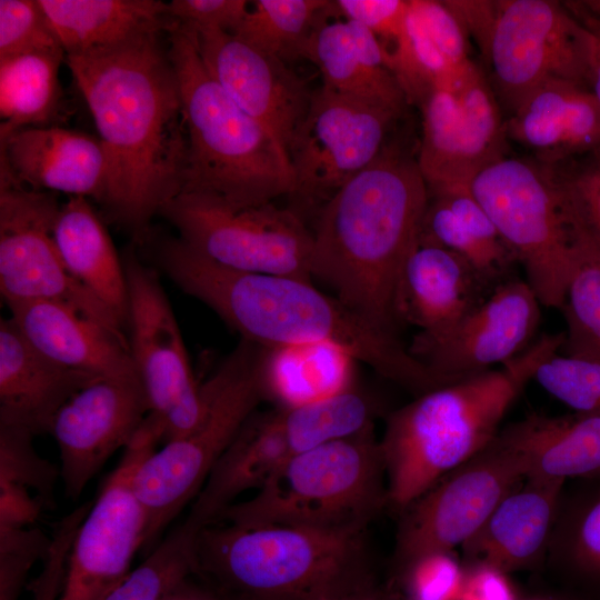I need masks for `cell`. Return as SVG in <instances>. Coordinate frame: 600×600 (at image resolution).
Wrapping results in <instances>:
<instances>
[{
	"label": "cell",
	"mask_w": 600,
	"mask_h": 600,
	"mask_svg": "<svg viewBox=\"0 0 600 600\" xmlns=\"http://www.w3.org/2000/svg\"><path fill=\"white\" fill-rule=\"evenodd\" d=\"M481 58L506 119L549 80L587 88V30L561 2L497 0Z\"/></svg>",
	"instance_id": "cell-12"
},
{
	"label": "cell",
	"mask_w": 600,
	"mask_h": 600,
	"mask_svg": "<svg viewBox=\"0 0 600 600\" xmlns=\"http://www.w3.org/2000/svg\"><path fill=\"white\" fill-rule=\"evenodd\" d=\"M53 239L71 274L126 327L128 297L123 260L86 198L70 197L60 206Z\"/></svg>",
	"instance_id": "cell-32"
},
{
	"label": "cell",
	"mask_w": 600,
	"mask_h": 600,
	"mask_svg": "<svg viewBox=\"0 0 600 600\" xmlns=\"http://www.w3.org/2000/svg\"><path fill=\"white\" fill-rule=\"evenodd\" d=\"M166 34L186 127L179 194L201 196L236 207L289 198L292 172L282 143L212 78L201 59L193 29L170 20Z\"/></svg>",
	"instance_id": "cell-5"
},
{
	"label": "cell",
	"mask_w": 600,
	"mask_h": 600,
	"mask_svg": "<svg viewBox=\"0 0 600 600\" xmlns=\"http://www.w3.org/2000/svg\"><path fill=\"white\" fill-rule=\"evenodd\" d=\"M64 52H34L0 59V134L42 127L59 112V67Z\"/></svg>",
	"instance_id": "cell-34"
},
{
	"label": "cell",
	"mask_w": 600,
	"mask_h": 600,
	"mask_svg": "<svg viewBox=\"0 0 600 600\" xmlns=\"http://www.w3.org/2000/svg\"><path fill=\"white\" fill-rule=\"evenodd\" d=\"M157 257L183 292L209 307L240 339L269 349L337 347L414 397L443 386L398 336L378 328L311 281L233 270L180 238L161 242Z\"/></svg>",
	"instance_id": "cell-2"
},
{
	"label": "cell",
	"mask_w": 600,
	"mask_h": 600,
	"mask_svg": "<svg viewBox=\"0 0 600 600\" xmlns=\"http://www.w3.org/2000/svg\"><path fill=\"white\" fill-rule=\"evenodd\" d=\"M159 214L177 229L181 240L220 266L312 280V230L290 207L274 202L236 207L179 194Z\"/></svg>",
	"instance_id": "cell-11"
},
{
	"label": "cell",
	"mask_w": 600,
	"mask_h": 600,
	"mask_svg": "<svg viewBox=\"0 0 600 600\" xmlns=\"http://www.w3.org/2000/svg\"><path fill=\"white\" fill-rule=\"evenodd\" d=\"M164 600H223L193 574L183 580Z\"/></svg>",
	"instance_id": "cell-53"
},
{
	"label": "cell",
	"mask_w": 600,
	"mask_h": 600,
	"mask_svg": "<svg viewBox=\"0 0 600 600\" xmlns=\"http://www.w3.org/2000/svg\"><path fill=\"white\" fill-rule=\"evenodd\" d=\"M1 167L19 183L93 198L103 204L108 163L99 138L60 127H26L1 134Z\"/></svg>",
	"instance_id": "cell-23"
},
{
	"label": "cell",
	"mask_w": 600,
	"mask_h": 600,
	"mask_svg": "<svg viewBox=\"0 0 600 600\" xmlns=\"http://www.w3.org/2000/svg\"><path fill=\"white\" fill-rule=\"evenodd\" d=\"M566 480L527 476L462 546L466 563L506 573L533 567L548 553Z\"/></svg>",
	"instance_id": "cell-22"
},
{
	"label": "cell",
	"mask_w": 600,
	"mask_h": 600,
	"mask_svg": "<svg viewBox=\"0 0 600 600\" xmlns=\"http://www.w3.org/2000/svg\"><path fill=\"white\" fill-rule=\"evenodd\" d=\"M379 412L377 400L354 384L321 400L256 410L213 466L186 520L198 528L216 522L294 457L373 428Z\"/></svg>",
	"instance_id": "cell-9"
},
{
	"label": "cell",
	"mask_w": 600,
	"mask_h": 600,
	"mask_svg": "<svg viewBox=\"0 0 600 600\" xmlns=\"http://www.w3.org/2000/svg\"><path fill=\"white\" fill-rule=\"evenodd\" d=\"M268 353V348L240 339L202 383L207 410L200 424L189 434L166 442L138 469L134 491L147 514L142 548H152L170 522L194 500L242 424L266 400Z\"/></svg>",
	"instance_id": "cell-8"
},
{
	"label": "cell",
	"mask_w": 600,
	"mask_h": 600,
	"mask_svg": "<svg viewBox=\"0 0 600 600\" xmlns=\"http://www.w3.org/2000/svg\"><path fill=\"white\" fill-rule=\"evenodd\" d=\"M533 380L576 412L600 416V359L556 353L538 366Z\"/></svg>",
	"instance_id": "cell-40"
},
{
	"label": "cell",
	"mask_w": 600,
	"mask_h": 600,
	"mask_svg": "<svg viewBox=\"0 0 600 600\" xmlns=\"http://www.w3.org/2000/svg\"><path fill=\"white\" fill-rule=\"evenodd\" d=\"M50 546L51 538L38 528L0 526V600H19L31 568Z\"/></svg>",
	"instance_id": "cell-44"
},
{
	"label": "cell",
	"mask_w": 600,
	"mask_h": 600,
	"mask_svg": "<svg viewBox=\"0 0 600 600\" xmlns=\"http://www.w3.org/2000/svg\"><path fill=\"white\" fill-rule=\"evenodd\" d=\"M130 353L148 398L150 413L162 424L164 443L189 434L202 421L207 398L158 273L132 251L123 257Z\"/></svg>",
	"instance_id": "cell-14"
},
{
	"label": "cell",
	"mask_w": 600,
	"mask_h": 600,
	"mask_svg": "<svg viewBox=\"0 0 600 600\" xmlns=\"http://www.w3.org/2000/svg\"><path fill=\"white\" fill-rule=\"evenodd\" d=\"M381 600H406L397 587L391 582L387 581L382 586V598Z\"/></svg>",
	"instance_id": "cell-54"
},
{
	"label": "cell",
	"mask_w": 600,
	"mask_h": 600,
	"mask_svg": "<svg viewBox=\"0 0 600 600\" xmlns=\"http://www.w3.org/2000/svg\"><path fill=\"white\" fill-rule=\"evenodd\" d=\"M64 52L37 0H0V59Z\"/></svg>",
	"instance_id": "cell-43"
},
{
	"label": "cell",
	"mask_w": 600,
	"mask_h": 600,
	"mask_svg": "<svg viewBox=\"0 0 600 600\" xmlns=\"http://www.w3.org/2000/svg\"><path fill=\"white\" fill-rule=\"evenodd\" d=\"M164 31L64 54L106 153L103 204L138 237L180 193L186 161L182 101Z\"/></svg>",
	"instance_id": "cell-1"
},
{
	"label": "cell",
	"mask_w": 600,
	"mask_h": 600,
	"mask_svg": "<svg viewBox=\"0 0 600 600\" xmlns=\"http://www.w3.org/2000/svg\"><path fill=\"white\" fill-rule=\"evenodd\" d=\"M584 27L587 30V88L600 106V29Z\"/></svg>",
	"instance_id": "cell-52"
},
{
	"label": "cell",
	"mask_w": 600,
	"mask_h": 600,
	"mask_svg": "<svg viewBox=\"0 0 600 600\" xmlns=\"http://www.w3.org/2000/svg\"><path fill=\"white\" fill-rule=\"evenodd\" d=\"M468 37L444 1L409 0L400 36L386 51L408 103L433 90H457L474 63Z\"/></svg>",
	"instance_id": "cell-24"
},
{
	"label": "cell",
	"mask_w": 600,
	"mask_h": 600,
	"mask_svg": "<svg viewBox=\"0 0 600 600\" xmlns=\"http://www.w3.org/2000/svg\"><path fill=\"white\" fill-rule=\"evenodd\" d=\"M519 453L527 476L600 477V416L532 413L500 429Z\"/></svg>",
	"instance_id": "cell-31"
},
{
	"label": "cell",
	"mask_w": 600,
	"mask_h": 600,
	"mask_svg": "<svg viewBox=\"0 0 600 600\" xmlns=\"http://www.w3.org/2000/svg\"><path fill=\"white\" fill-rule=\"evenodd\" d=\"M163 436L161 422L149 413L122 450L120 461L76 533L59 600H104L130 573L147 529L134 478Z\"/></svg>",
	"instance_id": "cell-15"
},
{
	"label": "cell",
	"mask_w": 600,
	"mask_h": 600,
	"mask_svg": "<svg viewBox=\"0 0 600 600\" xmlns=\"http://www.w3.org/2000/svg\"><path fill=\"white\" fill-rule=\"evenodd\" d=\"M541 306L527 280L511 278L448 330L417 333L408 350L439 381L452 383L524 352L533 343Z\"/></svg>",
	"instance_id": "cell-19"
},
{
	"label": "cell",
	"mask_w": 600,
	"mask_h": 600,
	"mask_svg": "<svg viewBox=\"0 0 600 600\" xmlns=\"http://www.w3.org/2000/svg\"><path fill=\"white\" fill-rule=\"evenodd\" d=\"M98 378L49 359L11 317L0 319V424L49 433L61 407Z\"/></svg>",
	"instance_id": "cell-25"
},
{
	"label": "cell",
	"mask_w": 600,
	"mask_h": 600,
	"mask_svg": "<svg viewBox=\"0 0 600 600\" xmlns=\"http://www.w3.org/2000/svg\"><path fill=\"white\" fill-rule=\"evenodd\" d=\"M7 306L24 337L54 362L99 378H139L126 334L56 301Z\"/></svg>",
	"instance_id": "cell-26"
},
{
	"label": "cell",
	"mask_w": 600,
	"mask_h": 600,
	"mask_svg": "<svg viewBox=\"0 0 600 600\" xmlns=\"http://www.w3.org/2000/svg\"><path fill=\"white\" fill-rule=\"evenodd\" d=\"M444 3L461 24L468 39H472L482 53L493 23L497 0H447Z\"/></svg>",
	"instance_id": "cell-49"
},
{
	"label": "cell",
	"mask_w": 600,
	"mask_h": 600,
	"mask_svg": "<svg viewBox=\"0 0 600 600\" xmlns=\"http://www.w3.org/2000/svg\"><path fill=\"white\" fill-rule=\"evenodd\" d=\"M547 308L561 309L570 262V228L547 168L504 156L468 186Z\"/></svg>",
	"instance_id": "cell-10"
},
{
	"label": "cell",
	"mask_w": 600,
	"mask_h": 600,
	"mask_svg": "<svg viewBox=\"0 0 600 600\" xmlns=\"http://www.w3.org/2000/svg\"><path fill=\"white\" fill-rule=\"evenodd\" d=\"M87 512L88 507L81 504L58 522L42 570L29 588L32 600H59L71 546Z\"/></svg>",
	"instance_id": "cell-45"
},
{
	"label": "cell",
	"mask_w": 600,
	"mask_h": 600,
	"mask_svg": "<svg viewBox=\"0 0 600 600\" xmlns=\"http://www.w3.org/2000/svg\"><path fill=\"white\" fill-rule=\"evenodd\" d=\"M463 573L453 551H432L392 569L388 580L406 600H458Z\"/></svg>",
	"instance_id": "cell-42"
},
{
	"label": "cell",
	"mask_w": 600,
	"mask_h": 600,
	"mask_svg": "<svg viewBox=\"0 0 600 600\" xmlns=\"http://www.w3.org/2000/svg\"><path fill=\"white\" fill-rule=\"evenodd\" d=\"M491 291L462 257L419 239L403 272L400 320L418 327V334L434 336L459 322Z\"/></svg>",
	"instance_id": "cell-28"
},
{
	"label": "cell",
	"mask_w": 600,
	"mask_h": 600,
	"mask_svg": "<svg viewBox=\"0 0 600 600\" xmlns=\"http://www.w3.org/2000/svg\"><path fill=\"white\" fill-rule=\"evenodd\" d=\"M409 0H338L336 10L347 20L359 22L372 31L386 51L400 36L407 16Z\"/></svg>",
	"instance_id": "cell-47"
},
{
	"label": "cell",
	"mask_w": 600,
	"mask_h": 600,
	"mask_svg": "<svg viewBox=\"0 0 600 600\" xmlns=\"http://www.w3.org/2000/svg\"><path fill=\"white\" fill-rule=\"evenodd\" d=\"M563 342L564 332L546 333L498 369L429 390L390 412L379 440L387 510L398 516L484 449L538 366L558 353Z\"/></svg>",
	"instance_id": "cell-4"
},
{
	"label": "cell",
	"mask_w": 600,
	"mask_h": 600,
	"mask_svg": "<svg viewBox=\"0 0 600 600\" xmlns=\"http://www.w3.org/2000/svg\"><path fill=\"white\" fill-rule=\"evenodd\" d=\"M508 573L483 563H466L458 600H517Z\"/></svg>",
	"instance_id": "cell-48"
},
{
	"label": "cell",
	"mask_w": 600,
	"mask_h": 600,
	"mask_svg": "<svg viewBox=\"0 0 600 600\" xmlns=\"http://www.w3.org/2000/svg\"><path fill=\"white\" fill-rule=\"evenodd\" d=\"M418 107L422 134L417 162L428 191L468 187L507 156L506 117L476 62L457 90L436 89Z\"/></svg>",
	"instance_id": "cell-18"
},
{
	"label": "cell",
	"mask_w": 600,
	"mask_h": 600,
	"mask_svg": "<svg viewBox=\"0 0 600 600\" xmlns=\"http://www.w3.org/2000/svg\"><path fill=\"white\" fill-rule=\"evenodd\" d=\"M574 18L584 26L600 29V19H596V18H591L587 16H574Z\"/></svg>",
	"instance_id": "cell-55"
},
{
	"label": "cell",
	"mask_w": 600,
	"mask_h": 600,
	"mask_svg": "<svg viewBox=\"0 0 600 600\" xmlns=\"http://www.w3.org/2000/svg\"><path fill=\"white\" fill-rule=\"evenodd\" d=\"M33 438L27 430L0 424V484L33 490L41 503L48 506L60 469L37 452Z\"/></svg>",
	"instance_id": "cell-41"
},
{
	"label": "cell",
	"mask_w": 600,
	"mask_h": 600,
	"mask_svg": "<svg viewBox=\"0 0 600 600\" xmlns=\"http://www.w3.org/2000/svg\"><path fill=\"white\" fill-rule=\"evenodd\" d=\"M570 228V262L561 311L567 329L562 350L600 359V249L577 226Z\"/></svg>",
	"instance_id": "cell-35"
},
{
	"label": "cell",
	"mask_w": 600,
	"mask_h": 600,
	"mask_svg": "<svg viewBox=\"0 0 600 600\" xmlns=\"http://www.w3.org/2000/svg\"><path fill=\"white\" fill-rule=\"evenodd\" d=\"M200 528L186 519L104 600H164L193 574V549Z\"/></svg>",
	"instance_id": "cell-37"
},
{
	"label": "cell",
	"mask_w": 600,
	"mask_h": 600,
	"mask_svg": "<svg viewBox=\"0 0 600 600\" xmlns=\"http://www.w3.org/2000/svg\"><path fill=\"white\" fill-rule=\"evenodd\" d=\"M364 536L216 522L196 534L193 576L223 600H320L370 569Z\"/></svg>",
	"instance_id": "cell-6"
},
{
	"label": "cell",
	"mask_w": 600,
	"mask_h": 600,
	"mask_svg": "<svg viewBox=\"0 0 600 600\" xmlns=\"http://www.w3.org/2000/svg\"><path fill=\"white\" fill-rule=\"evenodd\" d=\"M333 9L328 0H257L231 33L289 64L304 59L314 29Z\"/></svg>",
	"instance_id": "cell-36"
},
{
	"label": "cell",
	"mask_w": 600,
	"mask_h": 600,
	"mask_svg": "<svg viewBox=\"0 0 600 600\" xmlns=\"http://www.w3.org/2000/svg\"><path fill=\"white\" fill-rule=\"evenodd\" d=\"M304 59L319 68L323 87L399 112L406 110L408 101L388 68L382 43L359 22L321 21L309 40Z\"/></svg>",
	"instance_id": "cell-29"
},
{
	"label": "cell",
	"mask_w": 600,
	"mask_h": 600,
	"mask_svg": "<svg viewBox=\"0 0 600 600\" xmlns=\"http://www.w3.org/2000/svg\"><path fill=\"white\" fill-rule=\"evenodd\" d=\"M169 19L193 29L214 28L233 32L249 11L244 0H172Z\"/></svg>",
	"instance_id": "cell-46"
},
{
	"label": "cell",
	"mask_w": 600,
	"mask_h": 600,
	"mask_svg": "<svg viewBox=\"0 0 600 600\" xmlns=\"http://www.w3.org/2000/svg\"><path fill=\"white\" fill-rule=\"evenodd\" d=\"M543 166L554 183L566 219L600 249V150Z\"/></svg>",
	"instance_id": "cell-38"
},
{
	"label": "cell",
	"mask_w": 600,
	"mask_h": 600,
	"mask_svg": "<svg viewBox=\"0 0 600 600\" xmlns=\"http://www.w3.org/2000/svg\"><path fill=\"white\" fill-rule=\"evenodd\" d=\"M506 121L508 138L542 164L600 150V106L573 82L542 83Z\"/></svg>",
	"instance_id": "cell-27"
},
{
	"label": "cell",
	"mask_w": 600,
	"mask_h": 600,
	"mask_svg": "<svg viewBox=\"0 0 600 600\" xmlns=\"http://www.w3.org/2000/svg\"><path fill=\"white\" fill-rule=\"evenodd\" d=\"M548 553L583 576L600 579V490L558 516Z\"/></svg>",
	"instance_id": "cell-39"
},
{
	"label": "cell",
	"mask_w": 600,
	"mask_h": 600,
	"mask_svg": "<svg viewBox=\"0 0 600 600\" xmlns=\"http://www.w3.org/2000/svg\"><path fill=\"white\" fill-rule=\"evenodd\" d=\"M384 509V464L370 428L294 457L253 497L233 503L216 522L366 534Z\"/></svg>",
	"instance_id": "cell-7"
},
{
	"label": "cell",
	"mask_w": 600,
	"mask_h": 600,
	"mask_svg": "<svg viewBox=\"0 0 600 600\" xmlns=\"http://www.w3.org/2000/svg\"><path fill=\"white\" fill-rule=\"evenodd\" d=\"M60 206L51 192L0 174V292L6 304L56 301L126 334L122 321L68 270L53 239Z\"/></svg>",
	"instance_id": "cell-16"
},
{
	"label": "cell",
	"mask_w": 600,
	"mask_h": 600,
	"mask_svg": "<svg viewBox=\"0 0 600 600\" xmlns=\"http://www.w3.org/2000/svg\"><path fill=\"white\" fill-rule=\"evenodd\" d=\"M403 112L334 92H312L287 153L292 172L290 208L304 218L318 211L388 143Z\"/></svg>",
	"instance_id": "cell-13"
},
{
	"label": "cell",
	"mask_w": 600,
	"mask_h": 600,
	"mask_svg": "<svg viewBox=\"0 0 600 600\" xmlns=\"http://www.w3.org/2000/svg\"><path fill=\"white\" fill-rule=\"evenodd\" d=\"M193 30L201 59L212 78L287 150L311 101L312 92L306 82L288 63L254 49L229 31Z\"/></svg>",
	"instance_id": "cell-21"
},
{
	"label": "cell",
	"mask_w": 600,
	"mask_h": 600,
	"mask_svg": "<svg viewBox=\"0 0 600 600\" xmlns=\"http://www.w3.org/2000/svg\"><path fill=\"white\" fill-rule=\"evenodd\" d=\"M37 1L64 54L113 47L169 23L162 1Z\"/></svg>",
	"instance_id": "cell-33"
},
{
	"label": "cell",
	"mask_w": 600,
	"mask_h": 600,
	"mask_svg": "<svg viewBox=\"0 0 600 600\" xmlns=\"http://www.w3.org/2000/svg\"><path fill=\"white\" fill-rule=\"evenodd\" d=\"M150 413L139 378H98L74 393L51 424L64 493L77 500L108 459L132 441Z\"/></svg>",
	"instance_id": "cell-20"
},
{
	"label": "cell",
	"mask_w": 600,
	"mask_h": 600,
	"mask_svg": "<svg viewBox=\"0 0 600 600\" xmlns=\"http://www.w3.org/2000/svg\"><path fill=\"white\" fill-rule=\"evenodd\" d=\"M417 157L397 141L318 211L311 276L378 328L397 336L407 261L428 206Z\"/></svg>",
	"instance_id": "cell-3"
},
{
	"label": "cell",
	"mask_w": 600,
	"mask_h": 600,
	"mask_svg": "<svg viewBox=\"0 0 600 600\" xmlns=\"http://www.w3.org/2000/svg\"><path fill=\"white\" fill-rule=\"evenodd\" d=\"M419 239L462 257L491 290L513 278L518 262L468 187L429 191Z\"/></svg>",
	"instance_id": "cell-30"
},
{
	"label": "cell",
	"mask_w": 600,
	"mask_h": 600,
	"mask_svg": "<svg viewBox=\"0 0 600 600\" xmlns=\"http://www.w3.org/2000/svg\"><path fill=\"white\" fill-rule=\"evenodd\" d=\"M382 586L376 582L371 569L343 582L320 600H381Z\"/></svg>",
	"instance_id": "cell-51"
},
{
	"label": "cell",
	"mask_w": 600,
	"mask_h": 600,
	"mask_svg": "<svg viewBox=\"0 0 600 600\" xmlns=\"http://www.w3.org/2000/svg\"><path fill=\"white\" fill-rule=\"evenodd\" d=\"M517 600H562V599H549V598H531V599H517Z\"/></svg>",
	"instance_id": "cell-56"
},
{
	"label": "cell",
	"mask_w": 600,
	"mask_h": 600,
	"mask_svg": "<svg viewBox=\"0 0 600 600\" xmlns=\"http://www.w3.org/2000/svg\"><path fill=\"white\" fill-rule=\"evenodd\" d=\"M526 477L523 460L498 432L397 516L393 569L423 553L461 547Z\"/></svg>",
	"instance_id": "cell-17"
},
{
	"label": "cell",
	"mask_w": 600,
	"mask_h": 600,
	"mask_svg": "<svg viewBox=\"0 0 600 600\" xmlns=\"http://www.w3.org/2000/svg\"><path fill=\"white\" fill-rule=\"evenodd\" d=\"M42 507L28 489L0 484V526L29 527L38 519Z\"/></svg>",
	"instance_id": "cell-50"
}]
</instances>
